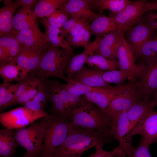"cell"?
<instances>
[{
	"mask_svg": "<svg viewBox=\"0 0 157 157\" xmlns=\"http://www.w3.org/2000/svg\"><path fill=\"white\" fill-rule=\"evenodd\" d=\"M48 114L44 110L35 111L24 106L1 113L0 122L5 128L16 130L24 128Z\"/></svg>",
	"mask_w": 157,
	"mask_h": 157,
	"instance_id": "52a82bcc",
	"label": "cell"
},
{
	"mask_svg": "<svg viewBox=\"0 0 157 157\" xmlns=\"http://www.w3.org/2000/svg\"><path fill=\"white\" fill-rule=\"evenodd\" d=\"M15 129L6 128L0 130V156H12L17 144L14 136Z\"/></svg>",
	"mask_w": 157,
	"mask_h": 157,
	"instance_id": "83f0119b",
	"label": "cell"
},
{
	"mask_svg": "<svg viewBox=\"0 0 157 157\" xmlns=\"http://www.w3.org/2000/svg\"><path fill=\"white\" fill-rule=\"evenodd\" d=\"M37 18L31 9L21 7L13 19L12 26L14 31H18L38 26Z\"/></svg>",
	"mask_w": 157,
	"mask_h": 157,
	"instance_id": "603a6c76",
	"label": "cell"
},
{
	"mask_svg": "<svg viewBox=\"0 0 157 157\" xmlns=\"http://www.w3.org/2000/svg\"><path fill=\"white\" fill-rule=\"evenodd\" d=\"M143 62L146 67L139 81L137 91L142 98H149L157 91V58Z\"/></svg>",
	"mask_w": 157,
	"mask_h": 157,
	"instance_id": "30bf717a",
	"label": "cell"
},
{
	"mask_svg": "<svg viewBox=\"0 0 157 157\" xmlns=\"http://www.w3.org/2000/svg\"><path fill=\"white\" fill-rule=\"evenodd\" d=\"M81 18L71 16L70 17L64 24L60 28L65 38L70 31Z\"/></svg>",
	"mask_w": 157,
	"mask_h": 157,
	"instance_id": "ee69618b",
	"label": "cell"
},
{
	"mask_svg": "<svg viewBox=\"0 0 157 157\" xmlns=\"http://www.w3.org/2000/svg\"><path fill=\"white\" fill-rule=\"evenodd\" d=\"M116 140L108 132L84 129L74 126L64 142L57 148L52 157H70L82 155L85 151L99 144Z\"/></svg>",
	"mask_w": 157,
	"mask_h": 157,
	"instance_id": "6da1fadb",
	"label": "cell"
},
{
	"mask_svg": "<svg viewBox=\"0 0 157 157\" xmlns=\"http://www.w3.org/2000/svg\"><path fill=\"white\" fill-rule=\"evenodd\" d=\"M152 101L156 106L157 105V91L155 92L152 96Z\"/></svg>",
	"mask_w": 157,
	"mask_h": 157,
	"instance_id": "c3c4849f",
	"label": "cell"
},
{
	"mask_svg": "<svg viewBox=\"0 0 157 157\" xmlns=\"http://www.w3.org/2000/svg\"><path fill=\"white\" fill-rule=\"evenodd\" d=\"M12 61L13 60L11 58L7 50L0 45V65L8 63Z\"/></svg>",
	"mask_w": 157,
	"mask_h": 157,
	"instance_id": "bcb514c9",
	"label": "cell"
},
{
	"mask_svg": "<svg viewBox=\"0 0 157 157\" xmlns=\"http://www.w3.org/2000/svg\"><path fill=\"white\" fill-rule=\"evenodd\" d=\"M71 120L74 126L80 128L108 132L112 119L94 104L85 100L73 110Z\"/></svg>",
	"mask_w": 157,
	"mask_h": 157,
	"instance_id": "3957f363",
	"label": "cell"
},
{
	"mask_svg": "<svg viewBox=\"0 0 157 157\" xmlns=\"http://www.w3.org/2000/svg\"><path fill=\"white\" fill-rule=\"evenodd\" d=\"M125 33V38L133 49L135 54L146 41L157 33L156 30L146 21L144 17Z\"/></svg>",
	"mask_w": 157,
	"mask_h": 157,
	"instance_id": "7c38bea8",
	"label": "cell"
},
{
	"mask_svg": "<svg viewBox=\"0 0 157 157\" xmlns=\"http://www.w3.org/2000/svg\"><path fill=\"white\" fill-rule=\"evenodd\" d=\"M144 18L155 29L157 30V13L156 12L149 11L146 14Z\"/></svg>",
	"mask_w": 157,
	"mask_h": 157,
	"instance_id": "f6af8a7d",
	"label": "cell"
},
{
	"mask_svg": "<svg viewBox=\"0 0 157 157\" xmlns=\"http://www.w3.org/2000/svg\"><path fill=\"white\" fill-rule=\"evenodd\" d=\"M0 74L3 82L10 83L21 81V71L15 60L0 65Z\"/></svg>",
	"mask_w": 157,
	"mask_h": 157,
	"instance_id": "d590c367",
	"label": "cell"
},
{
	"mask_svg": "<svg viewBox=\"0 0 157 157\" xmlns=\"http://www.w3.org/2000/svg\"><path fill=\"white\" fill-rule=\"evenodd\" d=\"M103 144H97L95 147V152L89 157H124L122 151L119 146L110 151L104 150Z\"/></svg>",
	"mask_w": 157,
	"mask_h": 157,
	"instance_id": "60d3db41",
	"label": "cell"
},
{
	"mask_svg": "<svg viewBox=\"0 0 157 157\" xmlns=\"http://www.w3.org/2000/svg\"><path fill=\"white\" fill-rule=\"evenodd\" d=\"M89 21L84 18H81L72 28L68 35L65 38L67 40L72 38L85 26L90 25Z\"/></svg>",
	"mask_w": 157,
	"mask_h": 157,
	"instance_id": "7bdbcfd3",
	"label": "cell"
},
{
	"mask_svg": "<svg viewBox=\"0 0 157 157\" xmlns=\"http://www.w3.org/2000/svg\"><path fill=\"white\" fill-rule=\"evenodd\" d=\"M109 133L117 140L124 157L134 147L132 143L133 136L130 131V124L127 111L117 113L112 117Z\"/></svg>",
	"mask_w": 157,
	"mask_h": 157,
	"instance_id": "ba28073f",
	"label": "cell"
},
{
	"mask_svg": "<svg viewBox=\"0 0 157 157\" xmlns=\"http://www.w3.org/2000/svg\"><path fill=\"white\" fill-rule=\"evenodd\" d=\"M19 5L16 1H4V6L0 9V36L12 35L14 31L12 20L15 13Z\"/></svg>",
	"mask_w": 157,
	"mask_h": 157,
	"instance_id": "7402d4cb",
	"label": "cell"
},
{
	"mask_svg": "<svg viewBox=\"0 0 157 157\" xmlns=\"http://www.w3.org/2000/svg\"><path fill=\"white\" fill-rule=\"evenodd\" d=\"M45 53L21 44L15 60L21 71V81L37 69Z\"/></svg>",
	"mask_w": 157,
	"mask_h": 157,
	"instance_id": "4fadbf2b",
	"label": "cell"
},
{
	"mask_svg": "<svg viewBox=\"0 0 157 157\" xmlns=\"http://www.w3.org/2000/svg\"><path fill=\"white\" fill-rule=\"evenodd\" d=\"M71 16L93 21L100 15L91 9L89 0H69L62 8Z\"/></svg>",
	"mask_w": 157,
	"mask_h": 157,
	"instance_id": "ffe728a7",
	"label": "cell"
},
{
	"mask_svg": "<svg viewBox=\"0 0 157 157\" xmlns=\"http://www.w3.org/2000/svg\"><path fill=\"white\" fill-rule=\"evenodd\" d=\"M117 56L119 69L129 71L135 69L138 66V64L135 63L134 51L126 41L124 33H121Z\"/></svg>",
	"mask_w": 157,
	"mask_h": 157,
	"instance_id": "ac0fdd59",
	"label": "cell"
},
{
	"mask_svg": "<svg viewBox=\"0 0 157 157\" xmlns=\"http://www.w3.org/2000/svg\"><path fill=\"white\" fill-rule=\"evenodd\" d=\"M143 99L138 93L137 88L114 96L110 104L111 117L119 113L127 110Z\"/></svg>",
	"mask_w": 157,
	"mask_h": 157,
	"instance_id": "2e32d148",
	"label": "cell"
},
{
	"mask_svg": "<svg viewBox=\"0 0 157 157\" xmlns=\"http://www.w3.org/2000/svg\"><path fill=\"white\" fill-rule=\"evenodd\" d=\"M90 25L85 26L74 36L66 40L71 46L83 47L85 49L88 46L93 34Z\"/></svg>",
	"mask_w": 157,
	"mask_h": 157,
	"instance_id": "8d00e7d4",
	"label": "cell"
},
{
	"mask_svg": "<svg viewBox=\"0 0 157 157\" xmlns=\"http://www.w3.org/2000/svg\"><path fill=\"white\" fill-rule=\"evenodd\" d=\"M152 1H132L122 10L113 13V17L117 25V31L125 33L130 27L139 22L148 11L153 10Z\"/></svg>",
	"mask_w": 157,
	"mask_h": 157,
	"instance_id": "8992f818",
	"label": "cell"
},
{
	"mask_svg": "<svg viewBox=\"0 0 157 157\" xmlns=\"http://www.w3.org/2000/svg\"><path fill=\"white\" fill-rule=\"evenodd\" d=\"M0 45L7 50L13 61L15 60L21 44L14 35H4L0 36Z\"/></svg>",
	"mask_w": 157,
	"mask_h": 157,
	"instance_id": "f35d334b",
	"label": "cell"
},
{
	"mask_svg": "<svg viewBox=\"0 0 157 157\" xmlns=\"http://www.w3.org/2000/svg\"><path fill=\"white\" fill-rule=\"evenodd\" d=\"M121 34V33L115 31L103 35L93 53L117 61V52Z\"/></svg>",
	"mask_w": 157,
	"mask_h": 157,
	"instance_id": "e0dca14e",
	"label": "cell"
},
{
	"mask_svg": "<svg viewBox=\"0 0 157 157\" xmlns=\"http://www.w3.org/2000/svg\"><path fill=\"white\" fill-rule=\"evenodd\" d=\"M40 21L44 27L45 34L51 45L74 52L73 48L68 43L60 28H56L50 25L46 17L40 18Z\"/></svg>",
	"mask_w": 157,
	"mask_h": 157,
	"instance_id": "d4e9b609",
	"label": "cell"
},
{
	"mask_svg": "<svg viewBox=\"0 0 157 157\" xmlns=\"http://www.w3.org/2000/svg\"><path fill=\"white\" fill-rule=\"evenodd\" d=\"M142 61L157 58V33L154 35L141 47L135 54Z\"/></svg>",
	"mask_w": 157,
	"mask_h": 157,
	"instance_id": "e575fe53",
	"label": "cell"
},
{
	"mask_svg": "<svg viewBox=\"0 0 157 157\" xmlns=\"http://www.w3.org/2000/svg\"><path fill=\"white\" fill-rule=\"evenodd\" d=\"M16 1L19 6L26 9H31L32 6L37 1L35 0H17Z\"/></svg>",
	"mask_w": 157,
	"mask_h": 157,
	"instance_id": "7dc6e473",
	"label": "cell"
},
{
	"mask_svg": "<svg viewBox=\"0 0 157 157\" xmlns=\"http://www.w3.org/2000/svg\"><path fill=\"white\" fill-rule=\"evenodd\" d=\"M40 157H52L51 155H41Z\"/></svg>",
	"mask_w": 157,
	"mask_h": 157,
	"instance_id": "f907efd6",
	"label": "cell"
},
{
	"mask_svg": "<svg viewBox=\"0 0 157 157\" xmlns=\"http://www.w3.org/2000/svg\"><path fill=\"white\" fill-rule=\"evenodd\" d=\"M116 95L99 92H90L84 95L85 100L96 105L102 112L111 118L110 102L112 98Z\"/></svg>",
	"mask_w": 157,
	"mask_h": 157,
	"instance_id": "f1b7e54d",
	"label": "cell"
},
{
	"mask_svg": "<svg viewBox=\"0 0 157 157\" xmlns=\"http://www.w3.org/2000/svg\"><path fill=\"white\" fill-rule=\"evenodd\" d=\"M90 27L93 34L97 37L117 31L118 29L117 24L113 17L100 15L92 22Z\"/></svg>",
	"mask_w": 157,
	"mask_h": 157,
	"instance_id": "484cf974",
	"label": "cell"
},
{
	"mask_svg": "<svg viewBox=\"0 0 157 157\" xmlns=\"http://www.w3.org/2000/svg\"><path fill=\"white\" fill-rule=\"evenodd\" d=\"M153 10H157V0L152 1Z\"/></svg>",
	"mask_w": 157,
	"mask_h": 157,
	"instance_id": "681fc988",
	"label": "cell"
},
{
	"mask_svg": "<svg viewBox=\"0 0 157 157\" xmlns=\"http://www.w3.org/2000/svg\"><path fill=\"white\" fill-rule=\"evenodd\" d=\"M101 37H97L84 49L81 53L73 56L65 71V73L67 77L69 79H72L73 76L83 67L88 57L93 54V52L96 49Z\"/></svg>",
	"mask_w": 157,
	"mask_h": 157,
	"instance_id": "44dd1931",
	"label": "cell"
},
{
	"mask_svg": "<svg viewBox=\"0 0 157 157\" xmlns=\"http://www.w3.org/2000/svg\"><path fill=\"white\" fill-rule=\"evenodd\" d=\"M19 82L15 84L3 82L0 85V111L10 106L17 92Z\"/></svg>",
	"mask_w": 157,
	"mask_h": 157,
	"instance_id": "d6a6232c",
	"label": "cell"
},
{
	"mask_svg": "<svg viewBox=\"0 0 157 157\" xmlns=\"http://www.w3.org/2000/svg\"><path fill=\"white\" fill-rule=\"evenodd\" d=\"M149 146L139 141L138 147H134L126 156L127 157H151Z\"/></svg>",
	"mask_w": 157,
	"mask_h": 157,
	"instance_id": "b9f144b4",
	"label": "cell"
},
{
	"mask_svg": "<svg viewBox=\"0 0 157 157\" xmlns=\"http://www.w3.org/2000/svg\"><path fill=\"white\" fill-rule=\"evenodd\" d=\"M44 118L45 128L41 155H52L65 141L74 125L67 119L51 114Z\"/></svg>",
	"mask_w": 157,
	"mask_h": 157,
	"instance_id": "277c9868",
	"label": "cell"
},
{
	"mask_svg": "<svg viewBox=\"0 0 157 157\" xmlns=\"http://www.w3.org/2000/svg\"><path fill=\"white\" fill-rule=\"evenodd\" d=\"M132 1L129 0H89L91 6L99 10L100 13L105 10L114 13H118L122 10Z\"/></svg>",
	"mask_w": 157,
	"mask_h": 157,
	"instance_id": "4dcf8cb0",
	"label": "cell"
},
{
	"mask_svg": "<svg viewBox=\"0 0 157 157\" xmlns=\"http://www.w3.org/2000/svg\"><path fill=\"white\" fill-rule=\"evenodd\" d=\"M73 56V52L51 44L43 55L37 69L29 74L43 79L55 77L67 83L70 79L64 74Z\"/></svg>",
	"mask_w": 157,
	"mask_h": 157,
	"instance_id": "7a4b0ae2",
	"label": "cell"
},
{
	"mask_svg": "<svg viewBox=\"0 0 157 157\" xmlns=\"http://www.w3.org/2000/svg\"><path fill=\"white\" fill-rule=\"evenodd\" d=\"M49 90L46 79L42 87L35 96L23 106L35 111L44 110L49 101Z\"/></svg>",
	"mask_w": 157,
	"mask_h": 157,
	"instance_id": "836d02e7",
	"label": "cell"
},
{
	"mask_svg": "<svg viewBox=\"0 0 157 157\" xmlns=\"http://www.w3.org/2000/svg\"><path fill=\"white\" fill-rule=\"evenodd\" d=\"M45 80L37 77L35 80L26 88L17 100L15 104L23 106L25 103L31 100L41 89Z\"/></svg>",
	"mask_w": 157,
	"mask_h": 157,
	"instance_id": "74e56055",
	"label": "cell"
},
{
	"mask_svg": "<svg viewBox=\"0 0 157 157\" xmlns=\"http://www.w3.org/2000/svg\"><path fill=\"white\" fill-rule=\"evenodd\" d=\"M26 127L15 130L14 136L18 145L23 147L27 157H40L43 149L45 128L44 118Z\"/></svg>",
	"mask_w": 157,
	"mask_h": 157,
	"instance_id": "5b68a950",
	"label": "cell"
},
{
	"mask_svg": "<svg viewBox=\"0 0 157 157\" xmlns=\"http://www.w3.org/2000/svg\"><path fill=\"white\" fill-rule=\"evenodd\" d=\"M71 17V15L62 8L56 10L46 18L52 27L60 28Z\"/></svg>",
	"mask_w": 157,
	"mask_h": 157,
	"instance_id": "ab89813d",
	"label": "cell"
},
{
	"mask_svg": "<svg viewBox=\"0 0 157 157\" xmlns=\"http://www.w3.org/2000/svg\"><path fill=\"white\" fill-rule=\"evenodd\" d=\"M69 81L75 88L76 95L78 96H82L86 94L94 92H102L117 95L126 91L128 90L127 85L125 84L108 87H93L81 84L72 79H70Z\"/></svg>",
	"mask_w": 157,
	"mask_h": 157,
	"instance_id": "4316f807",
	"label": "cell"
},
{
	"mask_svg": "<svg viewBox=\"0 0 157 157\" xmlns=\"http://www.w3.org/2000/svg\"><path fill=\"white\" fill-rule=\"evenodd\" d=\"M146 67L144 62L138 64L135 69L129 71L119 69L111 71H101V76L103 79L109 83H113L118 85H122L125 80L128 79L131 82H135L136 78L141 77Z\"/></svg>",
	"mask_w": 157,
	"mask_h": 157,
	"instance_id": "9a60e30c",
	"label": "cell"
},
{
	"mask_svg": "<svg viewBox=\"0 0 157 157\" xmlns=\"http://www.w3.org/2000/svg\"><path fill=\"white\" fill-rule=\"evenodd\" d=\"M101 71L91 68L83 67L72 77L75 81L83 85L93 87H108L110 84L102 78Z\"/></svg>",
	"mask_w": 157,
	"mask_h": 157,
	"instance_id": "d6986e66",
	"label": "cell"
},
{
	"mask_svg": "<svg viewBox=\"0 0 157 157\" xmlns=\"http://www.w3.org/2000/svg\"><path fill=\"white\" fill-rule=\"evenodd\" d=\"M156 106L153 102L152 98H144L127 110L130 131L139 121L150 112L154 111Z\"/></svg>",
	"mask_w": 157,
	"mask_h": 157,
	"instance_id": "cb8c5ba5",
	"label": "cell"
},
{
	"mask_svg": "<svg viewBox=\"0 0 157 157\" xmlns=\"http://www.w3.org/2000/svg\"><path fill=\"white\" fill-rule=\"evenodd\" d=\"M85 63L90 68L100 71L115 70L118 67L117 61L107 59L99 55L90 56Z\"/></svg>",
	"mask_w": 157,
	"mask_h": 157,
	"instance_id": "1f68e13d",
	"label": "cell"
},
{
	"mask_svg": "<svg viewBox=\"0 0 157 157\" xmlns=\"http://www.w3.org/2000/svg\"><path fill=\"white\" fill-rule=\"evenodd\" d=\"M15 157V156H8V157ZM27 157L26 156H24V155H23V156H20V157Z\"/></svg>",
	"mask_w": 157,
	"mask_h": 157,
	"instance_id": "816d5d0a",
	"label": "cell"
},
{
	"mask_svg": "<svg viewBox=\"0 0 157 157\" xmlns=\"http://www.w3.org/2000/svg\"><path fill=\"white\" fill-rule=\"evenodd\" d=\"M132 134L140 135L139 141L148 146L157 144V110L151 111L139 121L131 130Z\"/></svg>",
	"mask_w": 157,
	"mask_h": 157,
	"instance_id": "8fae6325",
	"label": "cell"
},
{
	"mask_svg": "<svg viewBox=\"0 0 157 157\" xmlns=\"http://www.w3.org/2000/svg\"><path fill=\"white\" fill-rule=\"evenodd\" d=\"M14 35L21 44L37 52L45 53L51 45L46 35L38 26L17 31H14Z\"/></svg>",
	"mask_w": 157,
	"mask_h": 157,
	"instance_id": "9c48e42d",
	"label": "cell"
},
{
	"mask_svg": "<svg viewBox=\"0 0 157 157\" xmlns=\"http://www.w3.org/2000/svg\"><path fill=\"white\" fill-rule=\"evenodd\" d=\"M49 93V101L51 104L49 111L54 115L71 119L61 93L60 83L55 80H46Z\"/></svg>",
	"mask_w": 157,
	"mask_h": 157,
	"instance_id": "5bb4252c",
	"label": "cell"
},
{
	"mask_svg": "<svg viewBox=\"0 0 157 157\" xmlns=\"http://www.w3.org/2000/svg\"><path fill=\"white\" fill-rule=\"evenodd\" d=\"M66 0H41L36 4L33 10L36 17L40 18L46 17L56 10L63 8Z\"/></svg>",
	"mask_w": 157,
	"mask_h": 157,
	"instance_id": "f546056e",
	"label": "cell"
},
{
	"mask_svg": "<svg viewBox=\"0 0 157 157\" xmlns=\"http://www.w3.org/2000/svg\"><path fill=\"white\" fill-rule=\"evenodd\" d=\"M81 155H79L77 156H73L70 157H81Z\"/></svg>",
	"mask_w": 157,
	"mask_h": 157,
	"instance_id": "f5cc1de1",
	"label": "cell"
}]
</instances>
